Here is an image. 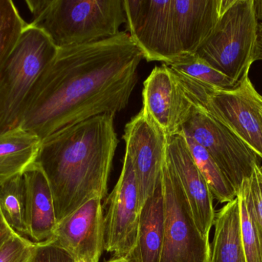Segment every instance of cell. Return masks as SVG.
<instances>
[{"mask_svg":"<svg viewBox=\"0 0 262 262\" xmlns=\"http://www.w3.org/2000/svg\"><path fill=\"white\" fill-rule=\"evenodd\" d=\"M165 65L172 70L199 80L215 89L227 90L238 85L212 68L196 53L183 54Z\"/></svg>","mask_w":262,"mask_h":262,"instance_id":"7402d4cb","label":"cell"},{"mask_svg":"<svg viewBox=\"0 0 262 262\" xmlns=\"http://www.w3.org/2000/svg\"><path fill=\"white\" fill-rule=\"evenodd\" d=\"M164 236L160 262H209L211 245L194 221L180 180L167 158L162 171Z\"/></svg>","mask_w":262,"mask_h":262,"instance_id":"52a82bcc","label":"cell"},{"mask_svg":"<svg viewBox=\"0 0 262 262\" xmlns=\"http://www.w3.org/2000/svg\"><path fill=\"white\" fill-rule=\"evenodd\" d=\"M209 262H247L242 241L239 205L237 198L215 213Z\"/></svg>","mask_w":262,"mask_h":262,"instance_id":"ac0fdd59","label":"cell"},{"mask_svg":"<svg viewBox=\"0 0 262 262\" xmlns=\"http://www.w3.org/2000/svg\"><path fill=\"white\" fill-rule=\"evenodd\" d=\"M27 23L11 0H0V70L15 49Z\"/></svg>","mask_w":262,"mask_h":262,"instance_id":"603a6c76","label":"cell"},{"mask_svg":"<svg viewBox=\"0 0 262 262\" xmlns=\"http://www.w3.org/2000/svg\"><path fill=\"white\" fill-rule=\"evenodd\" d=\"M107 204L104 250L114 253L115 258H130L137 241L140 208L135 174L126 152L121 175Z\"/></svg>","mask_w":262,"mask_h":262,"instance_id":"8fae6325","label":"cell"},{"mask_svg":"<svg viewBox=\"0 0 262 262\" xmlns=\"http://www.w3.org/2000/svg\"><path fill=\"white\" fill-rule=\"evenodd\" d=\"M260 60H262V23L258 24V38H257L253 61H260Z\"/></svg>","mask_w":262,"mask_h":262,"instance_id":"f1b7e54d","label":"cell"},{"mask_svg":"<svg viewBox=\"0 0 262 262\" xmlns=\"http://www.w3.org/2000/svg\"><path fill=\"white\" fill-rule=\"evenodd\" d=\"M31 25L58 49L116 36L127 23L124 0H27Z\"/></svg>","mask_w":262,"mask_h":262,"instance_id":"3957f363","label":"cell"},{"mask_svg":"<svg viewBox=\"0 0 262 262\" xmlns=\"http://www.w3.org/2000/svg\"><path fill=\"white\" fill-rule=\"evenodd\" d=\"M36 243L15 232L0 248V262H30Z\"/></svg>","mask_w":262,"mask_h":262,"instance_id":"484cf974","label":"cell"},{"mask_svg":"<svg viewBox=\"0 0 262 262\" xmlns=\"http://www.w3.org/2000/svg\"><path fill=\"white\" fill-rule=\"evenodd\" d=\"M30 262H76V259L66 249L50 240L36 243L35 253Z\"/></svg>","mask_w":262,"mask_h":262,"instance_id":"4316f807","label":"cell"},{"mask_svg":"<svg viewBox=\"0 0 262 262\" xmlns=\"http://www.w3.org/2000/svg\"><path fill=\"white\" fill-rule=\"evenodd\" d=\"M102 199L95 198L57 225L52 241L75 259L99 262L104 250V221Z\"/></svg>","mask_w":262,"mask_h":262,"instance_id":"4fadbf2b","label":"cell"},{"mask_svg":"<svg viewBox=\"0 0 262 262\" xmlns=\"http://www.w3.org/2000/svg\"><path fill=\"white\" fill-rule=\"evenodd\" d=\"M261 114H262V112H261Z\"/></svg>","mask_w":262,"mask_h":262,"instance_id":"d6a6232c","label":"cell"},{"mask_svg":"<svg viewBox=\"0 0 262 262\" xmlns=\"http://www.w3.org/2000/svg\"><path fill=\"white\" fill-rule=\"evenodd\" d=\"M143 53L127 32L60 48L31 90L18 127L41 141L103 114L126 109Z\"/></svg>","mask_w":262,"mask_h":262,"instance_id":"6da1fadb","label":"cell"},{"mask_svg":"<svg viewBox=\"0 0 262 262\" xmlns=\"http://www.w3.org/2000/svg\"><path fill=\"white\" fill-rule=\"evenodd\" d=\"M181 132V131H180ZM189 151L199 170L204 177L214 198L220 203H228L235 199L237 192L231 184L207 151L194 141L190 136L183 133Z\"/></svg>","mask_w":262,"mask_h":262,"instance_id":"44dd1931","label":"cell"},{"mask_svg":"<svg viewBox=\"0 0 262 262\" xmlns=\"http://www.w3.org/2000/svg\"><path fill=\"white\" fill-rule=\"evenodd\" d=\"M23 175L27 187L29 237L35 243L50 241L58 223L49 182L35 163Z\"/></svg>","mask_w":262,"mask_h":262,"instance_id":"2e32d148","label":"cell"},{"mask_svg":"<svg viewBox=\"0 0 262 262\" xmlns=\"http://www.w3.org/2000/svg\"><path fill=\"white\" fill-rule=\"evenodd\" d=\"M180 131L204 148L238 192L259 157L235 134L206 111L191 106Z\"/></svg>","mask_w":262,"mask_h":262,"instance_id":"ba28073f","label":"cell"},{"mask_svg":"<svg viewBox=\"0 0 262 262\" xmlns=\"http://www.w3.org/2000/svg\"><path fill=\"white\" fill-rule=\"evenodd\" d=\"M255 14L258 23H262V0H254Z\"/></svg>","mask_w":262,"mask_h":262,"instance_id":"f546056e","label":"cell"},{"mask_svg":"<svg viewBox=\"0 0 262 262\" xmlns=\"http://www.w3.org/2000/svg\"><path fill=\"white\" fill-rule=\"evenodd\" d=\"M126 153L135 174L140 209L162 178L166 135L143 109L126 125Z\"/></svg>","mask_w":262,"mask_h":262,"instance_id":"30bf717a","label":"cell"},{"mask_svg":"<svg viewBox=\"0 0 262 262\" xmlns=\"http://www.w3.org/2000/svg\"><path fill=\"white\" fill-rule=\"evenodd\" d=\"M236 198L239 205L242 241L246 260L247 262H262L261 243L258 229L241 188L238 189Z\"/></svg>","mask_w":262,"mask_h":262,"instance_id":"cb8c5ba5","label":"cell"},{"mask_svg":"<svg viewBox=\"0 0 262 262\" xmlns=\"http://www.w3.org/2000/svg\"><path fill=\"white\" fill-rule=\"evenodd\" d=\"M115 116L98 115L41 141L35 163L50 186L57 223L92 198L103 200L107 195L119 143Z\"/></svg>","mask_w":262,"mask_h":262,"instance_id":"7a4b0ae2","label":"cell"},{"mask_svg":"<svg viewBox=\"0 0 262 262\" xmlns=\"http://www.w3.org/2000/svg\"><path fill=\"white\" fill-rule=\"evenodd\" d=\"M124 3L127 32L146 61L167 64L180 56L172 0H124Z\"/></svg>","mask_w":262,"mask_h":262,"instance_id":"9c48e42d","label":"cell"},{"mask_svg":"<svg viewBox=\"0 0 262 262\" xmlns=\"http://www.w3.org/2000/svg\"><path fill=\"white\" fill-rule=\"evenodd\" d=\"M230 0H172V23L180 55L196 53Z\"/></svg>","mask_w":262,"mask_h":262,"instance_id":"9a60e30c","label":"cell"},{"mask_svg":"<svg viewBox=\"0 0 262 262\" xmlns=\"http://www.w3.org/2000/svg\"><path fill=\"white\" fill-rule=\"evenodd\" d=\"M191 106L172 70L156 66L143 83L142 109L166 136L180 132Z\"/></svg>","mask_w":262,"mask_h":262,"instance_id":"5bb4252c","label":"cell"},{"mask_svg":"<svg viewBox=\"0 0 262 262\" xmlns=\"http://www.w3.org/2000/svg\"><path fill=\"white\" fill-rule=\"evenodd\" d=\"M76 262H85L84 260H77Z\"/></svg>","mask_w":262,"mask_h":262,"instance_id":"1f68e13d","label":"cell"},{"mask_svg":"<svg viewBox=\"0 0 262 262\" xmlns=\"http://www.w3.org/2000/svg\"><path fill=\"white\" fill-rule=\"evenodd\" d=\"M0 212L16 233L29 237L27 187L23 174L0 185Z\"/></svg>","mask_w":262,"mask_h":262,"instance_id":"ffe728a7","label":"cell"},{"mask_svg":"<svg viewBox=\"0 0 262 262\" xmlns=\"http://www.w3.org/2000/svg\"><path fill=\"white\" fill-rule=\"evenodd\" d=\"M166 155L180 180L197 228L209 238L215 220L214 197L192 158L183 132L166 136Z\"/></svg>","mask_w":262,"mask_h":262,"instance_id":"7c38bea8","label":"cell"},{"mask_svg":"<svg viewBox=\"0 0 262 262\" xmlns=\"http://www.w3.org/2000/svg\"><path fill=\"white\" fill-rule=\"evenodd\" d=\"M258 24L254 0H230L196 54L238 84L254 63Z\"/></svg>","mask_w":262,"mask_h":262,"instance_id":"8992f818","label":"cell"},{"mask_svg":"<svg viewBox=\"0 0 262 262\" xmlns=\"http://www.w3.org/2000/svg\"><path fill=\"white\" fill-rule=\"evenodd\" d=\"M172 72L191 104L216 118L262 160V95L249 75L235 87L222 90Z\"/></svg>","mask_w":262,"mask_h":262,"instance_id":"277c9868","label":"cell"},{"mask_svg":"<svg viewBox=\"0 0 262 262\" xmlns=\"http://www.w3.org/2000/svg\"><path fill=\"white\" fill-rule=\"evenodd\" d=\"M258 229L262 252V166L256 165L252 175L240 186Z\"/></svg>","mask_w":262,"mask_h":262,"instance_id":"d4e9b609","label":"cell"},{"mask_svg":"<svg viewBox=\"0 0 262 262\" xmlns=\"http://www.w3.org/2000/svg\"><path fill=\"white\" fill-rule=\"evenodd\" d=\"M165 206L163 182L142 206L138 233L130 259L134 262H160L164 236Z\"/></svg>","mask_w":262,"mask_h":262,"instance_id":"e0dca14e","label":"cell"},{"mask_svg":"<svg viewBox=\"0 0 262 262\" xmlns=\"http://www.w3.org/2000/svg\"><path fill=\"white\" fill-rule=\"evenodd\" d=\"M41 141L20 127L0 134V185L23 175L36 161Z\"/></svg>","mask_w":262,"mask_h":262,"instance_id":"d6986e66","label":"cell"},{"mask_svg":"<svg viewBox=\"0 0 262 262\" xmlns=\"http://www.w3.org/2000/svg\"><path fill=\"white\" fill-rule=\"evenodd\" d=\"M107 262H134L130 258H114L113 259L109 260Z\"/></svg>","mask_w":262,"mask_h":262,"instance_id":"4dcf8cb0","label":"cell"},{"mask_svg":"<svg viewBox=\"0 0 262 262\" xmlns=\"http://www.w3.org/2000/svg\"><path fill=\"white\" fill-rule=\"evenodd\" d=\"M15 232L7 224L0 212V248Z\"/></svg>","mask_w":262,"mask_h":262,"instance_id":"83f0119b","label":"cell"},{"mask_svg":"<svg viewBox=\"0 0 262 262\" xmlns=\"http://www.w3.org/2000/svg\"><path fill=\"white\" fill-rule=\"evenodd\" d=\"M57 51L45 32L26 24L0 70V134L18 127L31 90Z\"/></svg>","mask_w":262,"mask_h":262,"instance_id":"5b68a950","label":"cell"}]
</instances>
